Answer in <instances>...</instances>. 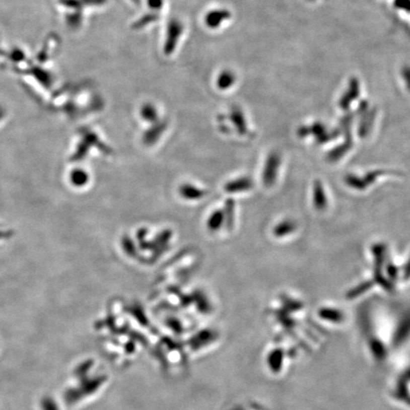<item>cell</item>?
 I'll return each mask as SVG.
<instances>
[{
	"instance_id": "cell-1",
	"label": "cell",
	"mask_w": 410,
	"mask_h": 410,
	"mask_svg": "<svg viewBox=\"0 0 410 410\" xmlns=\"http://www.w3.org/2000/svg\"><path fill=\"white\" fill-rule=\"evenodd\" d=\"M386 248L384 244H375L372 247V253L375 256V268H374V279L379 284L382 285L386 291L391 292L393 290L392 283L387 280L383 276V265L385 262V257H386Z\"/></svg>"
},
{
	"instance_id": "cell-4",
	"label": "cell",
	"mask_w": 410,
	"mask_h": 410,
	"mask_svg": "<svg viewBox=\"0 0 410 410\" xmlns=\"http://www.w3.org/2000/svg\"><path fill=\"white\" fill-rule=\"evenodd\" d=\"M345 181L349 186H351V187L354 189H357V190H364V189L368 187V185L366 184V182H365L363 178L356 177V176L352 175V174H349L348 176H346Z\"/></svg>"
},
{
	"instance_id": "cell-7",
	"label": "cell",
	"mask_w": 410,
	"mask_h": 410,
	"mask_svg": "<svg viewBox=\"0 0 410 410\" xmlns=\"http://www.w3.org/2000/svg\"><path fill=\"white\" fill-rule=\"evenodd\" d=\"M386 271H387V276L389 277V279H397L398 278L399 271H398L397 267L392 263L388 262L386 264Z\"/></svg>"
},
{
	"instance_id": "cell-2",
	"label": "cell",
	"mask_w": 410,
	"mask_h": 410,
	"mask_svg": "<svg viewBox=\"0 0 410 410\" xmlns=\"http://www.w3.org/2000/svg\"><path fill=\"white\" fill-rule=\"evenodd\" d=\"M353 148V139L351 136V133L349 131L347 132V137H346V141L344 144L337 147V148L332 149L328 154V161L329 162H336L341 157L344 156L345 154Z\"/></svg>"
},
{
	"instance_id": "cell-6",
	"label": "cell",
	"mask_w": 410,
	"mask_h": 410,
	"mask_svg": "<svg viewBox=\"0 0 410 410\" xmlns=\"http://www.w3.org/2000/svg\"><path fill=\"white\" fill-rule=\"evenodd\" d=\"M386 173V171H384V170H376V171H373V172L368 173L366 175V177H364L363 179L366 182V184L369 186V184L375 181L379 176H382V175H384Z\"/></svg>"
},
{
	"instance_id": "cell-3",
	"label": "cell",
	"mask_w": 410,
	"mask_h": 410,
	"mask_svg": "<svg viewBox=\"0 0 410 410\" xmlns=\"http://www.w3.org/2000/svg\"><path fill=\"white\" fill-rule=\"evenodd\" d=\"M314 204L318 210H323L327 206V198L325 196L324 188L320 181L314 183Z\"/></svg>"
},
{
	"instance_id": "cell-8",
	"label": "cell",
	"mask_w": 410,
	"mask_h": 410,
	"mask_svg": "<svg viewBox=\"0 0 410 410\" xmlns=\"http://www.w3.org/2000/svg\"><path fill=\"white\" fill-rule=\"evenodd\" d=\"M403 279L405 280L410 279V258L408 262L405 264L404 269H403Z\"/></svg>"
},
{
	"instance_id": "cell-5",
	"label": "cell",
	"mask_w": 410,
	"mask_h": 410,
	"mask_svg": "<svg viewBox=\"0 0 410 410\" xmlns=\"http://www.w3.org/2000/svg\"><path fill=\"white\" fill-rule=\"evenodd\" d=\"M372 285H373V282H372V281L363 282L358 287H355L354 289H353L352 291L349 292L348 298H354V297H357V296H360L362 294H364L365 292H367L369 288L372 287Z\"/></svg>"
}]
</instances>
